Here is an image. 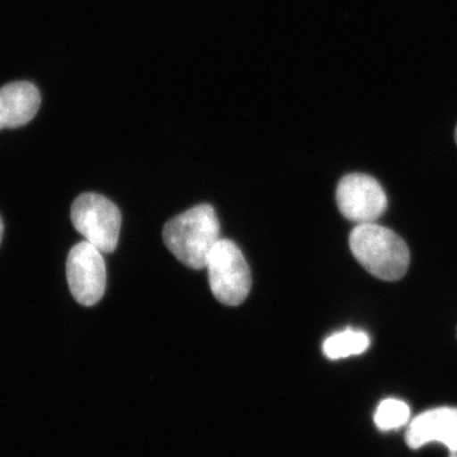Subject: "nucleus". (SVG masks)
I'll return each instance as SVG.
<instances>
[{
  "instance_id": "ddd939ff",
  "label": "nucleus",
  "mask_w": 457,
  "mask_h": 457,
  "mask_svg": "<svg viewBox=\"0 0 457 457\" xmlns=\"http://www.w3.org/2000/svg\"><path fill=\"white\" fill-rule=\"evenodd\" d=\"M455 139H456V143H457V126H456V132H455Z\"/></svg>"
},
{
  "instance_id": "f257e3e1",
  "label": "nucleus",
  "mask_w": 457,
  "mask_h": 457,
  "mask_svg": "<svg viewBox=\"0 0 457 457\" xmlns=\"http://www.w3.org/2000/svg\"><path fill=\"white\" fill-rule=\"evenodd\" d=\"M163 239L168 249L186 266L206 269L207 260L220 237V222L210 204L179 213L165 224Z\"/></svg>"
},
{
  "instance_id": "1a4fd4ad",
  "label": "nucleus",
  "mask_w": 457,
  "mask_h": 457,
  "mask_svg": "<svg viewBox=\"0 0 457 457\" xmlns=\"http://www.w3.org/2000/svg\"><path fill=\"white\" fill-rule=\"evenodd\" d=\"M370 337L362 330L348 329L328 337L323 343L324 354L329 360H341L357 356L369 350Z\"/></svg>"
},
{
  "instance_id": "9b49d317",
  "label": "nucleus",
  "mask_w": 457,
  "mask_h": 457,
  "mask_svg": "<svg viewBox=\"0 0 457 457\" xmlns=\"http://www.w3.org/2000/svg\"><path fill=\"white\" fill-rule=\"evenodd\" d=\"M2 237H3V221H2V218H0V242H2Z\"/></svg>"
},
{
  "instance_id": "f8f14e48",
  "label": "nucleus",
  "mask_w": 457,
  "mask_h": 457,
  "mask_svg": "<svg viewBox=\"0 0 457 457\" xmlns=\"http://www.w3.org/2000/svg\"><path fill=\"white\" fill-rule=\"evenodd\" d=\"M450 457H457V453H450Z\"/></svg>"
},
{
  "instance_id": "f03ea898",
  "label": "nucleus",
  "mask_w": 457,
  "mask_h": 457,
  "mask_svg": "<svg viewBox=\"0 0 457 457\" xmlns=\"http://www.w3.org/2000/svg\"><path fill=\"white\" fill-rule=\"evenodd\" d=\"M350 248L363 269L384 281H398L407 273L411 263L404 240L375 222L357 225L352 230Z\"/></svg>"
},
{
  "instance_id": "20e7f679",
  "label": "nucleus",
  "mask_w": 457,
  "mask_h": 457,
  "mask_svg": "<svg viewBox=\"0 0 457 457\" xmlns=\"http://www.w3.org/2000/svg\"><path fill=\"white\" fill-rule=\"evenodd\" d=\"M71 221L87 242L102 253H112L119 245L121 212L102 195H80L71 206Z\"/></svg>"
},
{
  "instance_id": "9d476101",
  "label": "nucleus",
  "mask_w": 457,
  "mask_h": 457,
  "mask_svg": "<svg viewBox=\"0 0 457 457\" xmlns=\"http://www.w3.org/2000/svg\"><path fill=\"white\" fill-rule=\"evenodd\" d=\"M411 417V411L404 402L386 399L380 403L375 413V423L381 431H393L405 426Z\"/></svg>"
},
{
  "instance_id": "7ed1b4c3",
  "label": "nucleus",
  "mask_w": 457,
  "mask_h": 457,
  "mask_svg": "<svg viewBox=\"0 0 457 457\" xmlns=\"http://www.w3.org/2000/svg\"><path fill=\"white\" fill-rule=\"evenodd\" d=\"M213 296L224 305H240L252 287V273L236 243L220 239L206 263Z\"/></svg>"
},
{
  "instance_id": "423d86ee",
  "label": "nucleus",
  "mask_w": 457,
  "mask_h": 457,
  "mask_svg": "<svg viewBox=\"0 0 457 457\" xmlns=\"http://www.w3.org/2000/svg\"><path fill=\"white\" fill-rule=\"evenodd\" d=\"M337 204L345 219L356 224H370L380 218L387 207L383 186L362 173L343 177L337 187Z\"/></svg>"
},
{
  "instance_id": "0eeeda50",
  "label": "nucleus",
  "mask_w": 457,
  "mask_h": 457,
  "mask_svg": "<svg viewBox=\"0 0 457 457\" xmlns=\"http://www.w3.org/2000/svg\"><path fill=\"white\" fill-rule=\"evenodd\" d=\"M431 442H441L450 453H457V409L437 408L414 418L407 432V444L420 449Z\"/></svg>"
},
{
  "instance_id": "6e6552de",
  "label": "nucleus",
  "mask_w": 457,
  "mask_h": 457,
  "mask_svg": "<svg viewBox=\"0 0 457 457\" xmlns=\"http://www.w3.org/2000/svg\"><path fill=\"white\" fill-rule=\"evenodd\" d=\"M40 106V92L32 83L7 84L0 88V130L25 126Z\"/></svg>"
},
{
  "instance_id": "39448f33",
  "label": "nucleus",
  "mask_w": 457,
  "mask_h": 457,
  "mask_svg": "<svg viewBox=\"0 0 457 457\" xmlns=\"http://www.w3.org/2000/svg\"><path fill=\"white\" fill-rule=\"evenodd\" d=\"M95 245L84 240L71 248L66 261V278L74 299L84 306L97 303L106 290V264Z\"/></svg>"
}]
</instances>
